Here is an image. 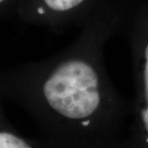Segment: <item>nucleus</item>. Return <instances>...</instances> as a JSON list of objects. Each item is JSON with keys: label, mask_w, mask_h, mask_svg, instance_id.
Listing matches in <instances>:
<instances>
[{"label": "nucleus", "mask_w": 148, "mask_h": 148, "mask_svg": "<svg viewBox=\"0 0 148 148\" xmlns=\"http://www.w3.org/2000/svg\"><path fill=\"white\" fill-rule=\"evenodd\" d=\"M130 7L128 0H100L70 52L37 83L56 148H122L131 106L110 79L104 49L122 30Z\"/></svg>", "instance_id": "f257e3e1"}, {"label": "nucleus", "mask_w": 148, "mask_h": 148, "mask_svg": "<svg viewBox=\"0 0 148 148\" xmlns=\"http://www.w3.org/2000/svg\"><path fill=\"white\" fill-rule=\"evenodd\" d=\"M126 30L134 72L135 99L122 148H148V0L131 5Z\"/></svg>", "instance_id": "f03ea898"}, {"label": "nucleus", "mask_w": 148, "mask_h": 148, "mask_svg": "<svg viewBox=\"0 0 148 148\" xmlns=\"http://www.w3.org/2000/svg\"><path fill=\"white\" fill-rule=\"evenodd\" d=\"M39 6L34 9L40 16H61L75 18L84 22L100 0H38Z\"/></svg>", "instance_id": "7ed1b4c3"}, {"label": "nucleus", "mask_w": 148, "mask_h": 148, "mask_svg": "<svg viewBox=\"0 0 148 148\" xmlns=\"http://www.w3.org/2000/svg\"><path fill=\"white\" fill-rule=\"evenodd\" d=\"M3 1H4V0H0V3H1V2H3Z\"/></svg>", "instance_id": "20e7f679"}]
</instances>
